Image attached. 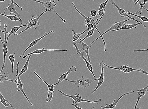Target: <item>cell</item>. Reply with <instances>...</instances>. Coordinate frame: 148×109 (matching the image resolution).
<instances>
[{
	"label": "cell",
	"instance_id": "49",
	"mask_svg": "<svg viewBox=\"0 0 148 109\" xmlns=\"http://www.w3.org/2000/svg\"><path fill=\"white\" fill-rule=\"evenodd\" d=\"M138 1V0H136V1Z\"/></svg>",
	"mask_w": 148,
	"mask_h": 109
},
{
	"label": "cell",
	"instance_id": "50",
	"mask_svg": "<svg viewBox=\"0 0 148 109\" xmlns=\"http://www.w3.org/2000/svg\"><path fill=\"white\" fill-rule=\"evenodd\" d=\"M93 1H95V0H93Z\"/></svg>",
	"mask_w": 148,
	"mask_h": 109
},
{
	"label": "cell",
	"instance_id": "3",
	"mask_svg": "<svg viewBox=\"0 0 148 109\" xmlns=\"http://www.w3.org/2000/svg\"><path fill=\"white\" fill-rule=\"evenodd\" d=\"M58 91L62 95L72 98L73 100L72 104L77 105H78L79 104L80 102H86L90 103H95L100 102L101 101V98H100V99L94 101H91L89 100L84 99L82 97V96L80 95V94L77 93H76L75 95L71 96L63 93L60 90H58Z\"/></svg>",
	"mask_w": 148,
	"mask_h": 109
},
{
	"label": "cell",
	"instance_id": "40",
	"mask_svg": "<svg viewBox=\"0 0 148 109\" xmlns=\"http://www.w3.org/2000/svg\"><path fill=\"white\" fill-rule=\"evenodd\" d=\"M6 102L7 103H8V104H9L10 105V106H11L12 108V109H15V108H14L13 107V106H12V105L11 104V103H10L9 102V101H8V100H6Z\"/></svg>",
	"mask_w": 148,
	"mask_h": 109
},
{
	"label": "cell",
	"instance_id": "44",
	"mask_svg": "<svg viewBox=\"0 0 148 109\" xmlns=\"http://www.w3.org/2000/svg\"><path fill=\"white\" fill-rule=\"evenodd\" d=\"M0 40H1V43L3 46V45H4V43H3V42L2 40V38L1 36H0Z\"/></svg>",
	"mask_w": 148,
	"mask_h": 109
},
{
	"label": "cell",
	"instance_id": "35",
	"mask_svg": "<svg viewBox=\"0 0 148 109\" xmlns=\"http://www.w3.org/2000/svg\"><path fill=\"white\" fill-rule=\"evenodd\" d=\"M97 14V12L95 10H92L90 12V14L92 17H96Z\"/></svg>",
	"mask_w": 148,
	"mask_h": 109
},
{
	"label": "cell",
	"instance_id": "43",
	"mask_svg": "<svg viewBox=\"0 0 148 109\" xmlns=\"http://www.w3.org/2000/svg\"><path fill=\"white\" fill-rule=\"evenodd\" d=\"M48 1L53 3H56L55 0H48Z\"/></svg>",
	"mask_w": 148,
	"mask_h": 109
},
{
	"label": "cell",
	"instance_id": "30",
	"mask_svg": "<svg viewBox=\"0 0 148 109\" xmlns=\"http://www.w3.org/2000/svg\"><path fill=\"white\" fill-rule=\"evenodd\" d=\"M47 91L48 92L47 98L46 99L45 101L47 102H50L52 100L54 93L49 90L48 89L47 90Z\"/></svg>",
	"mask_w": 148,
	"mask_h": 109
},
{
	"label": "cell",
	"instance_id": "26",
	"mask_svg": "<svg viewBox=\"0 0 148 109\" xmlns=\"http://www.w3.org/2000/svg\"><path fill=\"white\" fill-rule=\"evenodd\" d=\"M34 73L36 75V76L38 77L43 82L47 84V86L48 89L51 91H52L54 93V89L55 87L56 86H52V85H50V84L47 83L46 82H45V81L42 79L41 77L39 76L38 74L36 73V70L34 72Z\"/></svg>",
	"mask_w": 148,
	"mask_h": 109
},
{
	"label": "cell",
	"instance_id": "29",
	"mask_svg": "<svg viewBox=\"0 0 148 109\" xmlns=\"http://www.w3.org/2000/svg\"><path fill=\"white\" fill-rule=\"evenodd\" d=\"M0 100L2 104L4 105L6 108H8L10 105L8 103L7 104L6 102V100L3 95L0 92Z\"/></svg>",
	"mask_w": 148,
	"mask_h": 109
},
{
	"label": "cell",
	"instance_id": "4",
	"mask_svg": "<svg viewBox=\"0 0 148 109\" xmlns=\"http://www.w3.org/2000/svg\"><path fill=\"white\" fill-rule=\"evenodd\" d=\"M131 20V19L129 18L125 20L121 21L120 22H116L114 23L112 25V26L110 28H109V29L107 30L106 31H105V32L103 34H102L101 36H100L99 37L97 38V39H96V40H94L92 42H91L90 43L91 45H92L95 41H96L100 38L101 37L102 40H103L104 44V51L106 52L107 51V46L106 45V44L105 42L103 37V36L104 35L108 32L109 31L119 29L120 28H121L123 25L125 24L126 22H127V21Z\"/></svg>",
	"mask_w": 148,
	"mask_h": 109
},
{
	"label": "cell",
	"instance_id": "13",
	"mask_svg": "<svg viewBox=\"0 0 148 109\" xmlns=\"http://www.w3.org/2000/svg\"><path fill=\"white\" fill-rule=\"evenodd\" d=\"M55 32V31L54 30H52L50 31V32L48 33H45L43 36L37 39V40H34L32 42L29 46L27 47L25 49V50L23 52V53L20 55L19 57H22V56H23L24 55V54H25L26 52L29 50V49L34 46L36 45L42 39H43L45 37L47 36L48 35L50 34L51 33H54Z\"/></svg>",
	"mask_w": 148,
	"mask_h": 109
},
{
	"label": "cell",
	"instance_id": "1",
	"mask_svg": "<svg viewBox=\"0 0 148 109\" xmlns=\"http://www.w3.org/2000/svg\"><path fill=\"white\" fill-rule=\"evenodd\" d=\"M47 12H48V11L47 10H46L45 11L42 12L40 15H37L36 16L34 15H32L31 19L29 21V23H28L29 24L26 29L18 33H14V35H18L29 29H36L38 26L40 25V24L38 22L41 16Z\"/></svg>",
	"mask_w": 148,
	"mask_h": 109
},
{
	"label": "cell",
	"instance_id": "25",
	"mask_svg": "<svg viewBox=\"0 0 148 109\" xmlns=\"http://www.w3.org/2000/svg\"><path fill=\"white\" fill-rule=\"evenodd\" d=\"M31 55H30L29 56V57H28L27 60L25 63V64L22 70H21V72L19 74V77L23 74L26 72L27 71L28 66H29V63Z\"/></svg>",
	"mask_w": 148,
	"mask_h": 109
},
{
	"label": "cell",
	"instance_id": "17",
	"mask_svg": "<svg viewBox=\"0 0 148 109\" xmlns=\"http://www.w3.org/2000/svg\"><path fill=\"white\" fill-rule=\"evenodd\" d=\"M137 94H138V98H137L136 102L135 104L134 108L136 109L138 105L140 98L145 96L147 91H148V84L147 86L143 89H140L136 90Z\"/></svg>",
	"mask_w": 148,
	"mask_h": 109
},
{
	"label": "cell",
	"instance_id": "16",
	"mask_svg": "<svg viewBox=\"0 0 148 109\" xmlns=\"http://www.w3.org/2000/svg\"><path fill=\"white\" fill-rule=\"evenodd\" d=\"M10 33L7 32L4 33L5 35V40H4V45H3V66L2 67V68L1 70V71H0V74H1L2 72L3 71V69H4L5 67V64L6 62V56L8 52L9 51L8 50V48H7V44L6 43V34L7 33L9 34Z\"/></svg>",
	"mask_w": 148,
	"mask_h": 109
},
{
	"label": "cell",
	"instance_id": "45",
	"mask_svg": "<svg viewBox=\"0 0 148 109\" xmlns=\"http://www.w3.org/2000/svg\"><path fill=\"white\" fill-rule=\"evenodd\" d=\"M5 1V0H0V2H3Z\"/></svg>",
	"mask_w": 148,
	"mask_h": 109
},
{
	"label": "cell",
	"instance_id": "32",
	"mask_svg": "<svg viewBox=\"0 0 148 109\" xmlns=\"http://www.w3.org/2000/svg\"><path fill=\"white\" fill-rule=\"evenodd\" d=\"M109 1V0H106V1L104 2L101 3L100 5L99 9V10L98 11H99L100 10L102 9L105 8L106 7V5Z\"/></svg>",
	"mask_w": 148,
	"mask_h": 109
},
{
	"label": "cell",
	"instance_id": "23",
	"mask_svg": "<svg viewBox=\"0 0 148 109\" xmlns=\"http://www.w3.org/2000/svg\"><path fill=\"white\" fill-rule=\"evenodd\" d=\"M88 30H89L87 29L82 33L78 34L77 33L75 30L73 29L72 30L73 33V41L75 42V41L78 40L79 39V37L81 36H82L83 34Z\"/></svg>",
	"mask_w": 148,
	"mask_h": 109
},
{
	"label": "cell",
	"instance_id": "47",
	"mask_svg": "<svg viewBox=\"0 0 148 109\" xmlns=\"http://www.w3.org/2000/svg\"><path fill=\"white\" fill-rule=\"evenodd\" d=\"M57 1L58 2H59L60 1V0H57Z\"/></svg>",
	"mask_w": 148,
	"mask_h": 109
},
{
	"label": "cell",
	"instance_id": "9",
	"mask_svg": "<svg viewBox=\"0 0 148 109\" xmlns=\"http://www.w3.org/2000/svg\"><path fill=\"white\" fill-rule=\"evenodd\" d=\"M104 65L105 66H106L108 68L114 69L116 70H119L125 73H128L133 71H136L141 72L142 71V69H136L130 67V66L128 65H123L121 66V68H117L113 67L111 66L108 65L104 63Z\"/></svg>",
	"mask_w": 148,
	"mask_h": 109
},
{
	"label": "cell",
	"instance_id": "11",
	"mask_svg": "<svg viewBox=\"0 0 148 109\" xmlns=\"http://www.w3.org/2000/svg\"><path fill=\"white\" fill-rule=\"evenodd\" d=\"M104 63L103 61H101L99 64L100 66L101 67V75L99 78L98 83L95 89L94 90L92 93V94H93L103 84L104 81Z\"/></svg>",
	"mask_w": 148,
	"mask_h": 109
},
{
	"label": "cell",
	"instance_id": "34",
	"mask_svg": "<svg viewBox=\"0 0 148 109\" xmlns=\"http://www.w3.org/2000/svg\"><path fill=\"white\" fill-rule=\"evenodd\" d=\"M106 10V8L102 9L99 10V11H97V14L96 16L97 17L98 15H99V17H100L105 14V12Z\"/></svg>",
	"mask_w": 148,
	"mask_h": 109
},
{
	"label": "cell",
	"instance_id": "20",
	"mask_svg": "<svg viewBox=\"0 0 148 109\" xmlns=\"http://www.w3.org/2000/svg\"><path fill=\"white\" fill-rule=\"evenodd\" d=\"M140 24H141L140 22H137L136 24H125L123 25L119 29L112 30V31H117L119 30H128L133 29V28H136V27L138 26Z\"/></svg>",
	"mask_w": 148,
	"mask_h": 109
},
{
	"label": "cell",
	"instance_id": "37",
	"mask_svg": "<svg viewBox=\"0 0 148 109\" xmlns=\"http://www.w3.org/2000/svg\"><path fill=\"white\" fill-rule=\"evenodd\" d=\"M10 1H11L12 2H13L14 3V4L16 5L21 10H23V8L22 7H21L19 5H18V4H17L14 1V0H10Z\"/></svg>",
	"mask_w": 148,
	"mask_h": 109
},
{
	"label": "cell",
	"instance_id": "8",
	"mask_svg": "<svg viewBox=\"0 0 148 109\" xmlns=\"http://www.w3.org/2000/svg\"><path fill=\"white\" fill-rule=\"evenodd\" d=\"M109 1L112 3V5H113L117 8L120 16L122 18H124L125 17H128L129 18L132 20H134L137 22L140 23L144 28H146V27L145 25L143 24L142 22H140L139 20H136L134 18H133V17L129 16L127 13V12H126L124 10L119 8V7L116 4L113 0H109Z\"/></svg>",
	"mask_w": 148,
	"mask_h": 109
},
{
	"label": "cell",
	"instance_id": "27",
	"mask_svg": "<svg viewBox=\"0 0 148 109\" xmlns=\"http://www.w3.org/2000/svg\"><path fill=\"white\" fill-rule=\"evenodd\" d=\"M16 55V54L15 53H14L13 54H11L8 58L12 63V73H14V62L15 60Z\"/></svg>",
	"mask_w": 148,
	"mask_h": 109
},
{
	"label": "cell",
	"instance_id": "7",
	"mask_svg": "<svg viewBox=\"0 0 148 109\" xmlns=\"http://www.w3.org/2000/svg\"><path fill=\"white\" fill-rule=\"evenodd\" d=\"M72 46L73 47L75 48L77 54L79 55L80 57H82L83 59V60L86 63V66L88 69L91 73L92 74L93 77H95L96 76H95L93 72V66L91 65V64H90L86 58L84 56V52L82 51H80L79 50L78 47L77 46L76 43H74L73 44Z\"/></svg>",
	"mask_w": 148,
	"mask_h": 109
},
{
	"label": "cell",
	"instance_id": "42",
	"mask_svg": "<svg viewBox=\"0 0 148 109\" xmlns=\"http://www.w3.org/2000/svg\"><path fill=\"white\" fill-rule=\"evenodd\" d=\"M148 2V0H144V1L142 5H145L146 3Z\"/></svg>",
	"mask_w": 148,
	"mask_h": 109
},
{
	"label": "cell",
	"instance_id": "21",
	"mask_svg": "<svg viewBox=\"0 0 148 109\" xmlns=\"http://www.w3.org/2000/svg\"><path fill=\"white\" fill-rule=\"evenodd\" d=\"M29 23V22H27L25 24L23 25L19 26H15L14 27H13L12 28V29L11 30V31H10V33L8 35V36H7L6 37L7 40H6V44H8V40L9 39V38L10 37L11 35L12 34H14L16 33L17 31H18L20 29H21V28L24 27H25L26 26H27L28 25V24H27V23Z\"/></svg>",
	"mask_w": 148,
	"mask_h": 109
},
{
	"label": "cell",
	"instance_id": "22",
	"mask_svg": "<svg viewBox=\"0 0 148 109\" xmlns=\"http://www.w3.org/2000/svg\"><path fill=\"white\" fill-rule=\"evenodd\" d=\"M9 76V73H5L3 75L1 73L0 74V83H3L5 81H8L10 82H14L16 83L17 78H16V79L15 80L7 79V78H8Z\"/></svg>",
	"mask_w": 148,
	"mask_h": 109
},
{
	"label": "cell",
	"instance_id": "5",
	"mask_svg": "<svg viewBox=\"0 0 148 109\" xmlns=\"http://www.w3.org/2000/svg\"><path fill=\"white\" fill-rule=\"evenodd\" d=\"M33 2L39 3L43 5L46 10H47L48 12H51V10H53L58 17H59L62 22L64 23L66 22V21L65 20L63 19L61 16L59 15V14L54 9V7H56L57 5L56 3H54L51 2L47 0V2H43L40 1H38V0H30Z\"/></svg>",
	"mask_w": 148,
	"mask_h": 109
},
{
	"label": "cell",
	"instance_id": "2",
	"mask_svg": "<svg viewBox=\"0 0 148 109\" xmlns=\"http://www.w3.org/2000/svg\"><path fill=\"white\" fill-rule=\"evenodd\" d=\"M99 78L91 79L86 78L82 76L80 79L75 80H72L66 79L65 80L68 82L75 84L78 87H82L84 89H86L87 87H89L90 84L97 80H98Z\"/></svg>",
	"mask_w": 148,
	"mask_h": 109
},
{
	"label": "cell",
	"instance_id": "14",
	"mask_svg": "<svg viewBox=\"0 0 148 109\" xmlns=\"http://www.w3.org/2000/svg\"><path fill=\"white\" fill-rule=\"evenodd\" d=\"M77 68L75 66H72V67L69 68L68 72H67L63 74L62 75L60 76L58 79V82L54 84H53L52 85V86H58L60 83L62 82V81L65 80L67 78V77H68V75L70 73L72 72H75L77 71Z\"/></svg>",
	"mask_w": 148,
	"mask_h": 109
},
{
	"label": "cell",
	"instance_id": "10",
	"mask_svg": "<svg viewBox=\"0 0 148 109\" xmlns=\"http://www.w3.org/2000/svg\"><path fill=\"white\" fill-rule=\"evenodd\" d=\"M135 91L134 90H132L131 91H130V92L126 93L124 94H123L121 95L119 97L118 99H114V103L112 104H106V106H101L100 107V108L101 109H114L116 106V105L118 104L121 98L124 96L126 95L131 94L134 93Z\"/></svg>",
	"mask_w": 148,
	"mask_h": 109
},
{
	"label": "cell",
	"instance_id": "41",
	"mask_svg": "<svg viewBox=\"0 0 148 109\" xmlns=\"http://www.w3.org/2000/svg\"><path fill=\"white\" fill-rule=\"evenodd\" d=\"M138 3H140L141 4H143V3L140 0H138V1L135 2V5H136Z\"/></svg>",
	"mask_w": 148,
	"mask_h": 109
},
{
	"label": "cell",
	"instance_id": "18",
	"mask_svg": "<svg viewBox=\"0 0 148 109\" xmlns=\"http://www.w3.org/2000/svg\"><path fill=\"white\" fill-rule=\"evenodd\" d=\"M104 14L102 16L100 17L99 20H98V22L96 23V26H94L92 29L90 30L88 32L87 34L85 37H84L82 40L81 39L80 37H79V39L80 40L82 41H84V40H86V39H87V38H89L91 36H92L94 33V31L95 29H96L97 30L99 33L100 34V36L102 34L100 32V31L98 29L97 26L98 25V24L100 23V20H101L102 18H103V16H104Z\"/></svg>",
	"mask_w": 148,
	"mask_h": 109
},
{
	"label": "cell",
	"instance_id": "38",
	"mask_svg": "<svg viewBox=\"0 0 148 109\" xmlns=\"http://www.w3.org/2000/svg\"><path fill=\"white\" fill-rule=\"evenodd\" d=\"M72 105L74 107H75L76 109H82V108L80 107H78L77 106V105H75V104H72Z\"/></svg>",
	"mask_w": 148,
	"mask_h": 109
},
{
	"label": "cell",
	"instance_id": "46",
	"mask_svg": "<svg viewBox=\"0 0 148 109\" xmlns=\"http://www.w3.org/2000/svg\"><path fill=\"white\" fill-rule=\"evenodd\" d=\"M1 19H0V25H1Z\"/></svg>",
	"mask_w": 148,
	"mask_h": 109
},
{
	"label": "cell",
	"instance_id": "6",
	"mask_svg": "<svg viewBox=\"0 0 148 109\" xmlns=\"http://www.w3.org/2000/svg\"><path fill=\"white\" fill-rule=\"evenodd\" d=\"M20 64V62H18L17 63V65L16 66V71L17 72V75L16 76H17V81L16 83V85L17 87L16 88V90L18 91H21L24 95V96L25 97L26 99L27 100V102H29L31 105L32 106H33L34 105L32 103L29 98H28L25 93L23 88V85H24V84L23 83L22 81L21 80L20 78V77L19 76V71H18V68L19 65Z\"/></svg>",
	"mask_w": 148,
	"mask_h": 109
},
{
	"label": "cell",
	"instance_id": "48",
	"mask_svg": "<svg viewBox=\"0 0 148 109\" xmlns=\"http://www.w3.org/2000/svg\"><path fill=\"white\" fill-rule=\"evenodd\" d=\"M1 25H0V29H1Z\"/></svg>",
	"mask_w": 148,
	"mask_h": 109
},
{
	"label": "cell",
	"instance_id": "15",
	"mask_svg": "<svg viewBox=\"0 0 148 109\" xmlns=\"http://www.w3.org/2000/svg\"><path fill=\"white\" fill-rule=\"evenodd\" d=\"M14 3L12 2L11 3L8 4V6L4 10L5 12L3 14L6 15H10L12 13L15 14L18 18L21 19L20 15L17 12L16 10Z\"/></svg>",
	"mask_w": 148,
	"mask_h": 109
},
{
	"label": "cell",
	"instance_id": "28",
	"mask_svg": "<svg viewBox=\"0 0 148 109\" xmlns=\"http://www.w3.org/2000/svg\"><path fill=\"white\" fill-rule=\"evenodd\" d=\"M127 13L128 14L130 15H131V16H135L136 17H138V18L140 19L142 21H143V22H148V18H147V17H146L144 16H140L138 15H136L135 14L131 12H130L129 11H128L127 12Z\"/></svg>",
	"mask_w": 148,
	"mask_h": 109
},
{
	"label": "cell",
	"instance_id": "39",
	"mask_svg": "<svg viewBox=\"0 0 148 109\" xmlns=\"http://www.w3.org/2000/svg\"><path fill=\"white\" fill-rule=\"evenodd\" d=\"M140 72H141L142 73L144 74H145L148 75V72L147 71H144V70L142 69V71Z\"/></svg>",
	"mask_w": 148,
	"mask_h": 109
},
{
	"label": "cell",
	"instance_id": "19",
	"mask_svg": "<svg viewBox=\"0 0 148 109\" xmlns=\"http://www.w3.org/2000/svg\"><path fill=\"white\" fill-rule=\"evenodd\" d=\"M80 43H82V48L80 50V51H82V50H83L86 52L87 57L88 61L90 63V64H91L90 58V57L89 54V50L90 48L92 47V46H89L86 43H84L83 41H82L80 40V41L78 42V43L79 44Z\"/></svg>",
	"mask_w": 148,
	"mask_h": 109
},
{
	"label": "cell",
	"instance_id": "12",
	"mask_svg": "<svg viewBox=\"0 0 148 109\" xmlns=\"http://www.w3.org/2000/svg\"><path fill=\"white\" fill-rule=\"evenodd\" d=\"M68 51L67 50H56V49H45V47L41 49H38L32 52L31 53L25 55L23 56V59L26 58L28 56L30 55H32L34 54H40L43 53V52H47V51H58V52H67Z\"/></svg>",
	"mask_w": 148,
	"mask_h": 109
},
{
	"label": "cell",
	"instance_id": "36",
	"mask_svg": "<svg viewBox=\"0 0 148 109\" xmlns=\"http://www.w3.org/2000/svg\"><path fill=\"white\" fill-rule=\"evenodd\" d=\"M148 51V48L145 49H143V50H134V52H147Z\"/></svg>",
	"mask_w": 148,
	"mask_h": 109
},
{
	"label": "cell",
	"instance_id": "24",
	"mask_svg": "<svg viewBox=\"0 0 148 109\" xmlns=\"http://www.w3.org/2000/svg\"><path fill=\"white\" fill-rule=\"evenodd\" d=\"M0 15L5 16L8 18L10 20L13 21H19L21 24H22L23 23V21L22 19H20L18 16H17L15 14L14 15H6L4 14H3L0 13Z\"/></svg>",
	"mask_w": 148,
	"mask_h": 109
},
{
	"label": "cell",
	"instance_id": "33",
	"mask_svg": "<svg viewBox=\"0 0 148 109\" xmlns=\"http://www.w3.org/2000/svg\"><path fill=\"white\" fill-rule=\"evenodd\" d=\"M84 24H85V26L87 27V29L89 30H90L91 29H92L95 26H94L92 24L87 23L86 22V21H84Z\"/></svg>",
	"mask_w": 148,
	"mask_h": 109
},
{
	"label": "cell",
	"instance_id": "31",
	"mask_svg": "<svg viewBox=\"0 0 148 109\" xmlns=\"http://www.w3.org/2000/svg\"><path fill=\"white\" fill-rule=\"evenodd\" d=\"M137 4H139L140 6V8L139 9V10H138V11H137L136 12V13H135L134 14H135L136 15H138V14H141L142 12V10L143 9V8L144 10H145L148 13V10L145 7V6L144 5H142L140 4V3H137Z\"/></svg>",
	"mask_w": 148,
	"mask_h": 109
}]
</instances>
